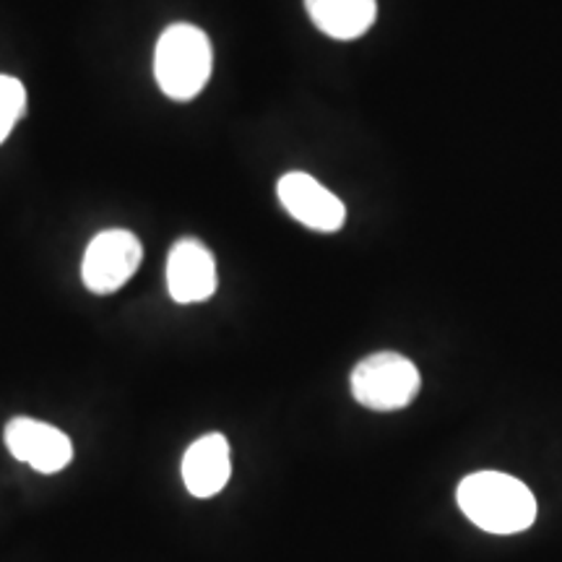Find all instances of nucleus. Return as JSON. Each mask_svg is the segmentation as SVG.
Wrapping results in <instances>:
<instances>
[{"mask_svg":"<svg viewBox=\"0 0 562 562\" xmlns=\"http://www.w3.org/2000/svg\"><path fill=\"white\" fill-rule=\"evenodd\" d=\"M281 206L300 224L315 232H339L347 220V209L328 188L307 172H290L277 186Z\"/></svg>","mask_w":562,"mask_h":562,"instance_id":"6","label":"nucleus"},{"mask_svg":"<svg viewBox=\"0 0 562 562\" xmlns=\"http://www.w3.org/2000/svg\"><path fill=\"white\" fill-rule=\"evenodd\" d=\"M211 42L199 26L172 24L161 32L154 53V76L170 100L188 102L199 97L211 76Z\"/></svg>","mask_w":562,"mask_h":562,"instance_id":"2","label":"nucleus"},{"mask_svg":"<svg viewBox=\"0 0 562 562\" xmlns=\"http://www.w3.org/2000/svg\"><path fill=\"white\" fill-rule=\"evenodd\" d=\"M144 248L128 229H104L83 252L81 279L89 292L112 294L138 271Z\"/></svg>","mask_w":562,"mask_h":562,"instance_id":"4","label":"nucleus"},{"mask_svg":"<svg viewBox=\"0 0 562 562\" xmlns=\"http://www.w3.org/2000/svg\"><path fill=\"white\" fill-rule=\"evenodd\" d=\"M26 112V89L24 83L13 76L0 74V144L9 138L21 117Z\"/></svg>","mask_w":562,"mask_h":562,"instance_id":"10","label":"nucleus"},{"mask_svg":"<svg viewBox=\"0 0 562 562\" xmlns=\"http://www.w3.org/2000/svg\"><path fill=\"white\" fill-rule=\"evenodd\" d=\"M167 290L180 305L209 300L216 292V261L201 240L175 243L167 258Z\"/></svg>","mask_w":562,"mask_h":562,"instance_id":"7","label":"nucleus"},{"mask_svg":"<svg viewBox=\"0 0 562 562\" xmlns=\"http://www.w3.org/2000/svg\"><path fill=\"white\" fill-rule=\"evenodd\" d=\"M305 11L328 37L357 40L375 24L378 0H305Z\"/></svg>","mask_w":562,"mask_h":562,"instance_id":"9","label":"nucleus"},{"mask_svg":"<svg viewBox=\"0 0 562 562\" xmlns=\"http://www.w3.org/2000/svg\"><path fill=\"white\" fill-rule=\"evenodd\" d=\"M351 396L372 412H398L419 396L422 375L409 357L375 351L351 370Z\"/></svg>","mask_w":562,"mask_h":562,"instance_id":"3","label":"nucleus"},{"mask_svg":"<svg viewBox=\"0 0 562 562\" xmlns=\"http://www.w3.org/2000/svg\"><path fill=\"white\" fill-rule=\"evenodd\" d=\"M232 476V448L222 432L201 435L182 456V482L193 497L220 495Z\"/></svg>","mask_w":562,"mask_h":562,"instance_id":"8","label":"nucleus"},{"mask_svg":"<svg viewBox=\"0 0 562 562\" xmlns=\"http://www.w3.org/2000/svg\"><path fill=\"white\" fill-rule=\"evenodd\" d=\"M463 516L487 533H521L537 521V497L516 476L503 472H476L456 490Z\"/></svg>","mask_w":562,"mask_h":562,"instance_id":"1","label":"nucleus"},{"mask_svg":"<svg viewBox=\"0 0 562 562\" xmlns=\"http://www.w3.org/2000/svg\"><path fill=\"white\" fill-rule=\"evenodd\" d=\"M5 448L13 459L30 463L40 474H58L74 461L70 438L58 427L32 417H13L5 425Z\"/></svg>","mask_w":562,"mask_h":562,"instance_id":"5","label":"nucleus"}]
</instances>
